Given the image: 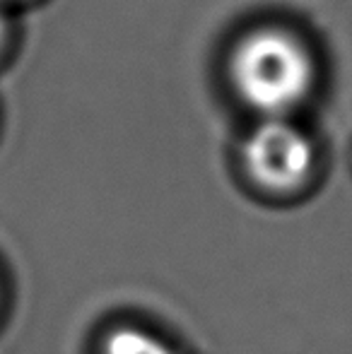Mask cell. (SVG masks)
Masks as SVG:
<instances>
[{
	"label": "cell",
	"instance_id": "7a4b0ae2",
	"mask_svg": "<svg viewBox=\"0 0 352 354\" xmlns=\"http://www.w3.org/2000/svg\"><path fill=\"white\" fill-rule=\"evenodd\" d=\"M241 157L246 174L261 188L290 193L309 178L314 145L304 131L285 121V116H268L246 138Z\"/></svg>",
	"mask_w": 352,
	"mask_h": 354
},
{
	"label": "cell",
	"instance_id": "6da1fadb",
	"mask_svg": "<svg viewBox=\"0 0 352 354\" xmlns=\"http://www.w3.org/2000/svg\"><path fill=\"white\" fill-rule=\"evenodd\" d=\"M314 58L290 32L256 29L239 39L230 58V80L239 99L254 111L285 116L297 109L314 84Z\"/></svg>",
	"mask_w": 352,
	"mask_h": 354
},
{
	"label": "cell",
	"instance_id": "277c9868",
	"mask_svg": "<svg viewBox=\"0 0 352 354\" xmlns=\"http://www.w3.org/2000/svg\"><path fill=\"white\" fill-rule=\"evenodd\" d=\"M5 39H8V19H5L3 0H0V48L5 46Z\"/></svg>",
	"mask_w": 352,
	"mask_h": 354
},
{
	"label": "cell",
	"instance_id": "3957f363",
	"mask_svg": "<svg viewBox=\"0 0 352 354\" xmlns=\"http://www.w3.org/2000/svg\"><path fill=\"white\" fill-rule=\"evenodd\" d=\"M102 354H172V350L140 328H118L106 337Z\"/></svg>",
	"mask_w": 352,
	"mask_h": 354
}]
</instances>
